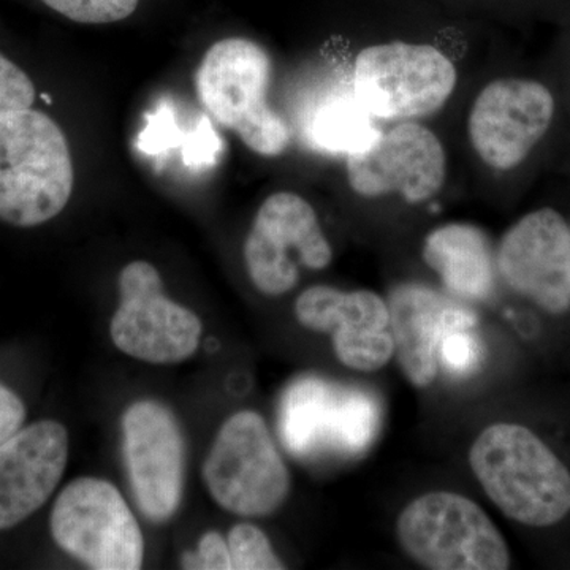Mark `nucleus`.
I'll return each instance as SVG.
<instances>
[{"instance_id": "f257e3e1", "label": "nucleus", "mask_w": 570, "mask_h": 570, "mask_svg": "<svg viewBox=\"0 0 570 570\" xmlns=\"http://www.w3.org/2000/svg\"><path fill=\"white\" fill-rule=\"evenodd\" d=\"M469 466L494 505L527 527H551L570 512V472L527 426L493 423L469 449Z\"/></svg>"}, {"instance_id": "9d476101", "label": "nucleus", "mask_w": 570, "mask_h": 570, "mask_svg": "<svg viewBox=\"0 0 570 570\" xmlns=\"http://www.w3.org/2000/svg\"><path fill=\"white\" fill-rule=\"evenodd\" d=\"M347 181L363 198L396 195L419 205L441 193L448 179V153L430 127L396 122L346 157Z\"/></svg>"}, {"instance_id": "9b49d317", "label": "nucleus", "mask_w": 570, "mask_h": 570, "mask_svg": "<svg viewBox=\"0 0 570 570\" xmlns=\"http://www.w3.org/2000/svg\"><path fill=\"white\" fill-rule=\"evenodd\" d=\"M121 303L111 318V340L124 354L141 362H184L200 344V318L164 294L159 272L148 262H132L119 276Z\"/></svg>"}, {"instance_id": "5701e85b", "label": "nucleus", "mask_w": 570, "mask_h": 570, "mask_svg": "<svg viewBox=\"0 0 570 570\" xmlns=\"http://www.w3.org/2000/svg\"><path fill=\"white\" fill-rule=\"evenodd\" d=\"M204 570H232L230 550L227 540L216 531L206 532L195 551Z\"/></svg>"}, {"instance_id": "f3484780", "label": "nucleus", "mask_w": 570, "mask_h": 570, "mask_svg": "<svg viewBox=\"0 0 570 570\" xmlns=\"http://www.w3.org/2000/svg\"><path fill=\"white\" fill-rule=\"evenodd\" d=\"M389 307L395 358L417 389L430 387L436 381L439 344L445 332L456 325H478L469 307L425 285H401L389 299Z\"/></svg>"}, {"instance_id": "aec40b11", "label": "nucleus", "mask_w": 570, "mask_h": 570, "mask_svg": "<svg viewBox=\"0 0 570 570\" xmlns=\"http://www.w3.org/2000/svg\"><path fill=\"white\" fill-rule=\"evenodd\" d=\"M475 325L449 328L439 344V366L455 377L474 374L483 362V344L474 333Z\"/></svg>"}, {"instance_id": "b1692460", "label": "nucleus", "mask_w": 570, "mask_h": 570, "mask_svg": "<svg viewBox=\"0 0 570 570\" xmlns=\"http://www.w3.org/2000/svg\"><path fill=\"white\" fill-rule=\"evenodd\" d=\"M26 419V407L21 397L0 384V444L21 430Z\"/></svg>"}, {"instance_id": "1a4fd4ad", "label": "nucleus", "mask_w": 570, "mask_h": 570, "mask_svg": "<svg viewBox=\"0 0 570 570\" xmlns=\"http://www.w3.org/2000/svg\"><path fill=\"white\" fill-rule=\"evenodd\" d=\"M332 261V245L309 202L294 193L269 195L245 243L254 287L264 295H285L298 284L299 266L321 272Z\"/></svg>"}, {"instance_id": "412c9836", "label": "nucleus", "mask_w": 570, "mask_h": 570, "mask_svg": "<svg viewBox=\"0 0 570 570\" xmlns=\"http://www.w3.org/2000/svg\"><path fill=\"white\" fill-rule=\"evenodd\" d=\"M140 0H43L45 6L81 24H110L126 20Z\"/></svg>"}, {"instance_id": "393cba45", "label": "nucleus", "mask_w": 570, "mask_h": 570, "mask_svg": "<svg viewBox=\"0 0 570 570\" xmlns=\"http://www.w3.org/2000/svg\"><path fill=\"white\" fill-rule=\"evenodd\" d=\"M183 568L184 569H202L200 560H198L197 553H195V551H189V553L184 554Z\"/></svg>"}, {"instance_id": "a211bd4d", "label": "nucleus", "mask_w": 570, "mask_h": 570, "mask_svg": "<svg viewBox=\"0 0 570 570\" xmlns=\"http://www.w3.org/2000/svg\"><path fill=\"white\" fill-rule=\"evenodd\" d=\"M423 262L448 292L463 302H483L497 283V253L485 232L466 223H450L426 235Z\"/></svg>"}, {"instance_id": "20e7f679", "label": "nucleus", "mask_w": 570, "mask_h": 570, "mask_svg": "<svg viewBox=\"0 0 570 570\" xmlns=\"http://www.w3.org/2000/svg\"><path fill=\"white\" fill-rule=\"evenodd\" d=\"M396 539L409 560L431 570H505L504 535L478 502L453 491L412 499L396 520Z\"/></svg>"}, {"instance_id": "7ed1b4c3", "label": "nucleus", "mask_w": 570, "mask_h": 570, "mask_svg": "<svg viewBox=\"0 0 570 570\" xmlns=\"http://www.w3.org/2000/svg\"><path fill=\"white\" fill-rule=\"evenodd\" d=\"M272 59L249 39L214 43L198 67V97L214 121L242 138L258 156L276 157L291 145L287 122L268 105Z\"/></svg>"}, {"instance_id": "423d86ee", "label": "nucleus", "mask_w": 570, "mask_h": 570, "mask_svg": "<svg viewBox=\"0 0 570 570\" xmlns=\"http://www.w3.org/2000/svg\"><path fill=\"white\" fill-rule=\"evenodd\" d=\"M204 479L214 501L242 517H268L291 494V472L264 417L236 412L220 428L205 461Z\"/></svg>"}, {"instance_id": "f8f14e48", "label": "nucleus", "mask_w": 570, "mask_h": 570, "mask_svg": "<svg viewBox=\"0 0 570 570\" xmlns=\"http://www.w3.org/2000/svg\"><path fill=\"white\" fill-rule=\"evenodd\" d=\"M553 116V94L542 82L499 78L489 82L472 104L469 140L483 164L509 171L546 137Z\"/></svg>"}, {"instance_id": "6ab92c4d", "label": "nucleus", "mask_w": 570, "mask_h": 570, "mask_svg": "<svg viewBox=\"0 0 570 570\" xmlns=\"http://www.w3.org/2000/svg\"><path fill=\"white\" fill-rule=\"evenodd\" d=\"M228 550L235 570H283L268 535L250 523H239L228 532Z\"/></svg>"}, {"instance_id": "f03ea898", "label": "nucleus", "mask_w": 570, "mask_h": 570, "mask_svg": "<svg viewBox=\"0 0 570 570\" xmlns=\"http://www.w3.org/2000/svg\"><path fill=\"white\" fill-rule=\"evenodd\" d=\"M73 190L69 142L50 116L24 108L0 115V220L48 223Z\"/></svg>"}, {"instance_id": "4be33fe9", "label": "nucleus", "mask_w": 570, "mask_h": 570, "mask_svg": "<svg viewBox=\"0 0 570 570\" xmlns=\"http://www.w3.org/2000/svg\"><path fill=\"white\" fill-rule=\"evenodd\" d=\"M36 100V88L31 78L0 55V115L31 108Z\"/></svg>"}, {"instance_id": "2eb2a0df", "label": "nucleus", "mask_w": 570, "mask_h": 570, "mask_svg": "<svg viewBox=\"0 0 570 570\" xmlns=\"http://www.w3.org/2000/svg\"><path fill=\"white\" fill-rule=\"evenodd\" d=\"M510 291L550 314L570 309V227L560 213L538 209L512 225L497 250Z\"/></svg>"}, {"instance_id": "0eeeda50", "label": "nucleus", "mask_w": 570, "mask_h": 570, "mask_svg": "<svg viewBox=\"0 0 570 570\" xmlns=\"http://www.w3.org/2000/svg\"><path fill=\"white\" fill-rule=\"evenodd\" d=\"M51 534L63 551L91 569L137 570L145 558L140 524L107 480L70 482L52 508Z\"/></svg>"}, {"instance_id": "6e6552de", "label": "nucleus", "mask_w": 570, "mask_h": 570, "mask_svg": "<svg viewBox=\"0 0 570 570\" xmlns=\"http://www.w3.org/2000/svg\"><path fill=\"white\" fill-rule=\"evenodd\" d=\"M381 406L363 389L344 387L321 377H303L288 387L281 404V436L295 455L332 449L358 455L373 444Z\"/></svg>"}, {"instance_id": "dca6fc26", "label": "nucleus", "mask_w": 570, "mask_h": 570, "mask_svg": "<svg viewBox=\"0 0 570 570\" xmlns=\"http://www.w3.org/2000/svg\"><path fill=\"white\" fill-rule=\"evenodd\" d=\"M69 460L62 423L41 420L0 444V531L37 512L61 482Z\"/></svg>"}, {"instance_id": "ddd939ff", "label": "nucleus", "mask_w": 570, "mask_h": 570, "mask_svg": "<svg viewBox=\"0 0 570 570\" xmlns=\"http://www.w3.org/2000/svg\"><path fill=\"white\" fill-rule=\"evenodd\" d=\"M124 456L134 497L149 520L171 519L181 504L186 442L170 409L137 401L124 412Z\"/></svg>"}, {"instance_id": "39448f33", "label": "nucleus", "mask_w": 570, "mask_h": 570, "mask_svg": "<svg viewBox=\"0 0 570 570\" xmlns=\"http://www.w3.org/2000/svg\"><path fill=\"white\" fill-rule=\"evenodd\" d=\"M459 82L455 63L425 43L371 45L355 59L354 86L363 110L382 121H414L449 102Z\"/></svg>"}, {"instance_id": "4468645a", "label": "nucleus", "mask_w": 570, "mask_h": 570, "mask_svg": "<svg viewBox=\"0 0 570 570\" xmlns=\"http://www.w3.org/2000/svg\"><path fill=\"white\" fill-rule=\"evenodd\" d=\"M295 316L306 330L328 333L336 358L348 370L376 373L395 356L389 302L376 292L313 285L296 298Z\"/></svg>"}]
</instances>
